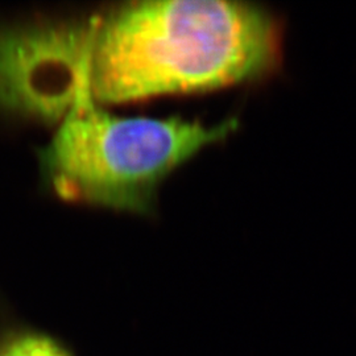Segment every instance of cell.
<instances>
[{"label":"cell","mask_w":356,"mask_h":356,"mask_svg":"<svg viewBox=\"0 0 356 356\" xmlns=\"http://www.w3.org/2000/svg\"><path fill=\"white\" fill-rule=\"evenodd\" d=\"M281 41L252 3L132 1L98 15L90 88L101 106L231 88L272 73Z\"/></svg>","instance_id":"1"},{"label":"cell","mask_w":356,"mask_h":356,"mask_svg":"<svg viewBox=\"0 0 356 356\" xmlns=\"http://www.w3.org/2000/svg\"><path fill=\"white\" fill-rule=\"evenodd\" d=\"M56 127L38 161L58 198L149 214L166 178L206 147L227 139L238 122L209 126L177 116H118L95 102L88 88Z\"/></svg>","instance_id":"2"},{"label":"cell","mask_w":356,"mask_h":356,"mask_svg":"<svg viewBox=\"0 0 356 356\" xmlns=\"http://www.w3.org/2000/svg\"><path fill=\"white\" fill-rule=\"evenodd\" d=\"M97 19L0 26V111L57 126L90 88Z\"/></svg>","instance_id":"3"},{"label":"cell","mask_w":356,"mask_h":356,"mask_svg":"<svg viewBox=\"0 0 356 356\" xmlns=\"http://www.w3.org/2000/svg\"><path fill=\"white\" fill-rule=\"evenodd\" d=\"M0 356H69L60 344L44 335H23L0 348Z\"/></svg>","instance_id":"4"}]
</instances>
